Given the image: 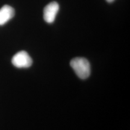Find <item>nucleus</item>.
I'll return each mask as SVG.
<instances>
[{
  "instance_id": "f257e3e1",
  "label": "nucleus",
  "mask_w": 130,
  "mask_h": 130,
  "mask_svg": "<svg viewBox=\"0 0 130 130\" xmlns=\"http://www.w3.org/2000/svg\"><path fill=\"white\" fill-rule=\"evenodd\" d=\"M71 66L79 78L86 79L90 75V63L86 58H75L71 60Z\"/></svg>"
},
{
  "instance_id": "f03ea898",
  "label": "nucleus",
  "mask_w": 130,
  "mask_h": 130,
  "mask_svg": "<svg viewBox=\"0 0 130 130\" xmlns=\"http://www.w3.org/2000/svg\"><path fill=\"white\" fill-rule=\"evenodd\" d=\"M12 62L16 68H27L31 66L32 61L27 52L22 51L16 53L13 57Z\"/></svg>"
},
{
  "instance_id": "7ed1b4c3",
  "label": "nucleus",
  "mask_w": 130,
  "mask_h": 130,
  "mask_svg": "<svg viewBox=\"0 0 130 130\" xmlns=\"http://www.w3.org/2000/svg\"><path fill=\"white\" fill-rule=\"evenodd\" d=\"M59 10V5L57 2H51L45 6L43 10V18L47 23L51 24L56 19Z\"/></svg>"
},
{
  "instance_id": "20e7f679",
  "label": "nucleus",
  "mask_w": 130,
  "mask_h": 130,
  "mask_svg": "<svg viewBox=\"0 0 130 130\" xmlns=\"http://www.w3.org/2000/svg\"><path fill=\"white\" fill-rule=\"evenodd\" d=\"M14 15V10L9 5H4L0 9V25H3Z\"/></svg>"
},
{
  "instance_id": "39448f33",
  "label": "nucleus",
  "mask_w": 130,
  "mask_h": 130,
  "mask_svg": "<svg viewBox=\"0 0 130 130\" xmlns=\"http://www.w3.org/2000/svg\"><path fill=\"white\" fill-rule=\"evenodd\" d=\"M106 1L108 3H111V2H113V1H115V0H106Z\"/></svg>"
}]
</instances>
